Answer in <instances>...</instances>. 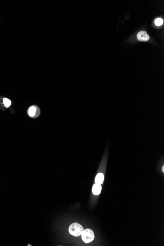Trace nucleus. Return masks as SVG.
<instances>
[{
	"label": "nucleus",
	"mask_w": 164,
	"mask_h": 246,
	"mask_svg": "<svg viewBox=\"0 0 164 246\" xmlns=\"http://www.w3.org/2000/svg\"><path fill=\"white\" fill-rule=\"evenodd\" d=\"M84 230L83 226L78 222H74L69 227V233L73 236L78 237L82 234Z\"/></svg>",
	"instance_id": "f257e3e1"
},
{
	"label": "nucleus",
	"mask_w": 164,
	"mask_h": 246,
	"mask_svg": "<svg viewBox=\"0 0 164 246\" xmlns=\"http://www.w3.org/2000/svg\"><path fill=\"white\" fill-rule=\"evenodd\" d=\"M81 235L83 241L85 243H90L95 238L94 232L92 229H89L84 230Z\"/></svg>",
	"instance_id": "f03ea898"
},
{
	"label": "nucleus",
	"mask_w": 164,
	"mask_h": 246,
	"mask_svg": "<svg viewBox=\"0 0 164 246\" xmlns=\"http://www.w3.org/2000/svg\"><path fill=\"white\" fill-rule=\"evenodd\" d=\"M137 38L140 41H147L149 39V36L145 31H140L137 34Z\"/></svg>",
	"instance_id": "7ed1b4c3"
},
{
	"label": "nucleus",
	"mask_w": 164,
	"mask_h": 246,
	"mask_svg": "<svg viewBox=\"0 0 164 246\" xmlns=\"http://www.w3.org/2000/svg\"><path fill=\"white\" fill-rule=\"evenodd\" d=\"M102 190V187L101 185L98 184H94L92 187V191L93 194L94 195H99Z\"/></svg>",
	"instance_id": "20e7f679"
},
{
	"label": "nucleus",
	"mask_w": 164,
	"mask_h": 246,
	"mask_svg": "<svg viewBox=\"0 0 164 246\" xmlns=\"http://www.w3.org/2000/svg\"><path fill=\"white\" fill-rule=\"evenodd\" d=\"M104 179V176L103 173H99L97 174L95 179V182L96 184L101 185L102 184Z\"/></svg>",
	"instance_id": "39448f33"
},
{
	"label": "nucleus",
	"mask_w": 164,
	"mask_h": 246,
	"mask_svg": "<svg viewBox=\"0 0 164 246\" xmlns=\"http://www.w3.org/2000/svg\"><path fill=\"white\" fill-rule=\"evenodd\" d=\"M36 112H37L36 108L34 106H32V107H31L29 108V111H28V113H29L30 116H34L35 115Z\"/></svg>",
	"instance_id": "423d86ee"
},
{
	"label": "nucleus",
	"mask_w": 164,
	"mask_h": 246,
	"mask_svg": "<svg viewBox=\"0 0 164 246\" xmlns=\"http://www.w3.org/2000/svg\"><path fill=\"white\" fill-rule=\"evenodd\" d=\"M3 103L4 105L6 108H8L10 107L11 104V101L10 99L7 98H4L3 99Z\"/></svg>",
	"instance_id": "0eeeda50"
},
{
	"label": "nucleus",
	"mask_w": 164,
	"mask_h": 246,
	"mask_svg": "<svg viewBox=\"0 0 164 246\" xmlns=\"http://www.w3.org/2000/svg\"><path fill=\"white\" fill-rule=\"evenodd\" d=\"M163 24V20L161 18H158L155 20V24L157 26H160Z\"/></svg>",
	"instance_id": "6e6552de"
},
{
	"label": "nucleus",
	"mask_w": 164,
	"mask_h": 246,
	"mask_svg": "<svg viewBox=\"0 0 164 246\" xmlns=\"http://www.w3.org/2000/svg\"><path fill=\"white\" fill-rule=\"evenodd\" d=\"M164 166H163V167H162V171H163V172H164Z\"/></svg>",
	"instance_id": "1a4fd4ad"
}]
</instances>
